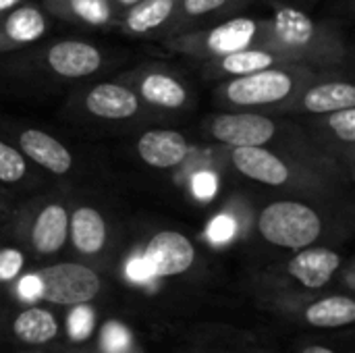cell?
Returning a JSON list of instances; mask_svg holds the SVG:
<instances>
[{"label":"cell","instance_id":"1","mask_svg":"<svg viewBox=\"0 0 355 353\" xmlns=\"http://www.w3.org/2000/svg\"><path fill=\"white\" fill-rule=\"evenodd\" d=\"M258 227L266 241L289 250L308 248L322 231L318 214L300 202H275L266 206L260 214Z\"/></svg>","mask_w":355,"mask_h":353},{"label":"cell","instance_id":"2","mask_svg":"<svg viewBox=\"0 0 355 353\" xmlns=\"http://www.w3.org/2000/svg\"><path fill=\"white\" fill-rule=\"evenodd\" d=\"M42 281V300L60 306H77L85 304L100 291L98 275L81 264H54L40 270Z\"/></svg>","mask_w":355,"mask_h":353},{"label":"cell","instance_id":"3","mask_svg":"<svg viewBox=\"0 0 355 353\" xmlns=\"http://www.w3.org/2000/svg\"><path fill=\"white\" fill-rule=\"evenodd\" d=\"M291 87H293V81L287 73L264 69V71L250 73V75H239L235 81L229 83L227 96L231 102L241 104V106L270 104L289 96Z\"/></svg>","mask_w":355,"mask_h":353},{"label":"cell","instance_id":"4","mask_svg":"<svg viewBox=\"0 0 355 353\" xmlns=\"http://www.w3.org/2000/svg\"><path fill=\"white\" fill-rule=\"evenodd\" d=\"M144 258L154 277H173L185 273L196 258L191 241L177 231H162L152 237Z\"/></svg>","mask_w":355,"mask_h":353},{"label":"cell","instance_id":"5","mask_svg":"<svg viewBox=\"0 0 355 353\" xmlns=\"http://www.w3.org/2000/svg\"><path fill=\"white\" fill-rule=\"evenodd\" d=\"M212 133L216 139L233 148L264 146L275 137L277 127L262 114H223L214 121Z\"/></svg>","mask_w":355,"mask_h":353},{"label":"cell","instance_id":"6","mask_svg":"<svg viewBox=\"0 0 355 353\" xmlns=\"http://www.w3.org/2000/svg\"><path fill=\"white\" fill-rule=\"evenodd\" d=\"M233 164L245 177L266 183V185H283L289 179V169L285 162L262 146H241L231 152Z\"/></svg>","mask_w":355,"mask_h":353},{"label":"cell","instance_id":"7","mask_svg":"<svg viewBox=\"0 0 355 353\" xmlns=\"http://www.w3.org/2000/svg\"><path fill=\"white\" fill-rule=\"evenodd\" d=\"M137 152L144 162L156 169H171L185 160L189 148L179 131L152 129L146 131L137 141Z\"/></svg>","mask_w":355,"mask_h":353},{"label":"cell","instance_id":"8","mask_svg":"<svg viewBox=\"0 0 355 353\" xmlns=\"http://www.w3.org/2000/svg\"><path fill=\"white\" fill-rule=\"evenodd\" d=\"M48 62H50L52 71L62 77H85L100 69L102 56H100L98 48H94L89 44L67 40V42L54 44L50 48Z\"/></svg>","mask_w":355,"mask_h":353},{"label":"cell","instance_id":"9","mask_svg":"<svg viewBox=\"0 0 355 353\" xmlns=\"http://www.w3.org/2000/svg\"><path fill=\"white\" fill-rule=\"evenodd\" d=\"M21 150L25 156H29L33 162L42 164L44 169H48L54 175H64L71 164H73V156L71 152L52 135L37 131V129H27L21 133L19 137Z\"/></svg>","mask_w":355,"mask_h":353},{"label":"cell","instance_id":"10","mask_svg":"<svg viewBox=\"0 0 355 353\" xmlns=\"http://www.w3.org/2000/svg\"><path fill=\"white\" fill-rule=\"evenodd\" d=\"M341 258L327 248H310L289 262V275L310 289L324 287L339 268Z\"/></svg>","mask_w":355,"mask_h":353},{"label":"cell","instance_id":"11","mask_svg":"<svg viewBox=\"0 0 355 353\" xmlns=\"http://www.w3.org/2000/svg\"><path fill=\"white\" fill-rule=\"evenodd\" d=\"M85 106L92 114L102 119H127L137 112V96L116 83L96 85L85 100Z\"/></svg>","mask_w":355,"mask_h":353},{"label":"cell","instance_id":"12","mask_svg":"<svg viewBox=\"0 0 355 353\" xmlns=\"http://www.w3.org/2000/svg\"><path fill=\"white\" fill-rule=\"evenodd\" d=\"M69 235V214L62 206L58 204H50L46 206L33 225V248L40 254H54L58 252Z\"/></svg>","mask_w":355,"mask_h":353},{"label":"cell","instance_id":"13","mask_svg":"<svg viewBox=\"0 0 355 353\" xmlns=\"http://www.w3.org/2000/svg\"><path fill=\"white\" fill-rule=\"evenodd\" d=\"M73 243L81 254H96L106 243V223L94 208H79L71 218Z\"/></svg>","mask_w":355,"mask_h":353},{"label":"cell","instance_id":"14","mask_svg":"<svg viewBox=\"0 0 355 353\" xmlns=\"http://www.w3.org/2000/svg\"><path fill=\"white\" fill-rule=\"evenodd\" d=\"M304 106L310 112L322 114V112H335L341 108L355 106V87L352 83H322L312 87L306 98Z\"/></svg>","mask_w":355,"mask_h":353},{"label":"cell","instance_id":"15","mask_svg":"<svg viewBox=\"0 0 355 353\" xmlns=\"http://www.w3.org/2000/svg\"><path fill=\"white\" fill-rule=\"evenodd\" d=\"M256 33V23L252 19H233L229 23L218 25L208 35V48L216 54H229L243 50Z\"/></svg>","mask_w":355,"mask_h":353},{"label":"cell","instance_id":"16","mask_svg":"<svg viewBox=\"0 0 355 353\" xmlns=\"http://www.w3.org/2000/svg\"><path fill=\"white\" fill-rule=\"evenodd\" d=\"M12 331L23 343L37 345V343H48L50 339H54L58 333V325L50 312L40 310V308H29L17 316Z\"/></svg>","mask_w":355,"mask_h":353},{"label":"cell","instance_id":"17","mask_svg":"<svg viewBox=\"0 0 355 353\" xmlns=\"http://www.w3.org/2000/svg\"><path fill=\"white\" fill-rule=\"evenodd\" d=\"M306 320L312 327L335 329L355 320V302L349 298H327L312 304L306 312Z\"/></svg>","mask_w":355,"mask_h":353},{"label":"cell","instance_id":"18","mask_svg":"<svg viewBox=\"0 0 355 353\" xmlns=\"http://www.w3.org/2000/svg\"><path fill=\"white\" fill-rule=\"evenodd\" d=\"M141 96L148 102H152L156 106H164V108H179L187 100L185 87L179 81H175L173 77L160 75V73L148 75L144 79V83H141Z\"/></svg>","mask_w":355,"mask_h":353},{"label":"cell","instance_id":"19","mask_svg":"<svg viewBox=\"0 0 355 353\" xmlns=\"http://www.w3.org/2000/svg\"><path fill=\"white\" fill-rule=\"evenodd\" d=\"M275 31L277 35L289 44V46H304L312 40V33H314V25H312V19L297 10V8H281L277 10V17H275Z\"/></svg>","mask_w":355,"mask_h":353},{"label":"cell","instance_id":"20","mask_svg":"<svg viewBox=\"0 0 355 353\" xmlns=\"http://www.w3.org/2000/svg\"><path fill=\"white\" fill-rule=\"evenodd\" d=\"M44 29H46V21L42 12L35 8L15 10L4 25L6 35L15 42H33L44 33Z\"/></svg>","mask_w":355,"mask_h":353},{"label":"cell","instance_id":"21","mask_svg":"<svg viewBox=\"0 0 355 353\" xmlns=\"http://www.w3.org/2000/svg\"><path fill=\"white\" fill-rule=\"evenodd\" d=\"M173 10V0H141L131 12H129V27L137 33L150 31L158 27Z\"/></svg>","mask_w":355,"mask_h":353},{"label":"cell","instance_id":"22","mask_svg":"<svg viewBox=\"0 0 355 353\" xmlns=\"http://www.w3.org/2000/svg\"><path fill=\"white\" fill-rule=\"evenodd\" d=\"M275 56L264 50H237L229 52L223 58V69L233 75H250L272 67Z\"/></svg>","mask_w":355,"mask_h":353},{"label":"cell","instance_id":"23","mask_svg":"<svg viewBox=\"0 0 355 353\" xmlns=\"http://www.w3.org/2000/svg\"><path fill=\"white\" fill-rule=\"evenodd\" d=\"M94 310L85 304H77L73 308V312L67 318V333L73 341L83 343L85 339H89L92 331H94Z\"/></svg>","mask_w":355,"mask_h":353},{"label":"cell","instance_id":"24","mask_svg":"<svg viewBox=\"0 0 355 353\" xmlns=\"http://www.w3.org/2000/svg\"><path fill=\"white\" fill-rule=\"evenodd\" d=\"M25 173H27V164L23 160V154L0 141V181L15 183L23 179Z\"/></svg>","mask_w":355,"mask_h":353},{"label":"cell","instance_id":"25","mask_svg":"<svg viewBox=\"0 0 355 353\" xmlns=\"http://www.w3.org/2000/svg\"><path fill=\"white\" fill-rule=\"evenodd\" d=\"M100 343H102V352L104 353H129V350H131V335L123 325L108 322L102 329Z\"/></svg>","mask_w":355,"mask_h":353},{"label":"cell","instance_id":"26","mask_svg":"<svg viewBox=\"0 0 355 353\" xmlns=\"http://www.w3.org/2000/svg\"><path fill=\"white\" fill-rule=\"evenodd\" d=\"M73 10L87 23H106L110 17V6L106 0H71Z\"/></svg>","mask_w":355,"mask_h":353},{"label":"cell","instance_id":"27","mask_svg":"<svg viewBox=\"0 0 355 353\" xmlns=\"http://www.w3.org/2000/svg\"><path fill=\"white\" fill-rule=\"evenodd\" d=\"M329 125L333 127V131L339 135V139L343 141H355V108H341L335 110L329 119Z\"/></svg>","mask_w":355,"mask_h":353},{"label":"cell","instance_id":"28","mask_svg":"<svg viewBox=\"0 0 355 353\" xmlns=\"http://www.w3.org/2000/svg\"><path fill=\"white\" fill-rule=\"evenodd\" d=\"M23 254L19 250H0V281L15 279L23 268Z\"/></svg>","mask_w":355,"mask_h":353},{"label":"cell","instance_id":"29","mask_svg":"<svg viewBox=\"0 0 355 353\" xmlns=\"http://www.w3.org/2000/svg\"><path fill=\"white\" fill-rule=\"evenodd\" d=\"M235 231H237L235 221L231 216H227V214H220V216H216L210 223V227H208V239L212 243H225V241H229L235 235Z\"/></svg>","mask_w":355,"mask_h":353},{"label":"cell","instance_id":"30","mask_svg":"<svg viewBox=\"0 0 355 353\" xmlns=\"http://www.w3.org/2000/svg\"><path fill=\"white\" fill-rule=\"evenodd\" d=\"M191 189L196 193V198L200 200H210L216 189H218V183H216V177L212 173H198L193 179H191Z\"/></svg>","mask_w":355,"mask_h":353},{"label":"cell","instance_id":"31","mask_svg":"<svg viewBox=\"0 0 355 353\" xmlns=\"http://www.w3.org/2000/svg\"><path fill=\"white\" fill-rule=\"evenodd\" d=\"M125 270H127L129 281H133V283H148V281L154 279V275H152V270H150V266H148V262H146L144 256H133L127 262V268Z\"/></svg>","mask_w":355,"mask_h":353},{"label":"cell","instance_id":"32","mask_svg":"<svg viewBox=\"0 0 355 353\" xmlns=\"http://www.w3.org/2000/svg\"><path fill=\"white\" fill-rule=\"evenodd\" d=\"M19 295L25 300V302H33L37 298H42V281L37 275H27L21 279L19 283Z\"/></svg>","mask_w":355,"mask_h":353},{"label":"cell","instance_id":"33","mask_svg":"<svg viewBox=\"0 0 355 353\" xmlns=\"http://www.w3.org/2000/svg\"><path fill=\"white\" fill-rule=\"evenodd\" d=\"M227 0H185V10L189 15H206L223 6Z\"/></svg>","mask_w":355,"mask_h":353},{"label":"cell","instance_id":"34","mask_svg":"<svg viewBox=\"0 0 355 353\" xmlns=\"http://www.w3.org/2000/svg\"><path fill=\"white\" fill-rule=\"evenodd\" d=\"M302 353H335V352H331V350H327V347H316V345H314V347H306Z\"/></svg>","mask_w":355,"mask_h":353},{"label":"cell","instance_id":"35","mask_svg":"<svg viewBox=\"0 0 355 353\" xmlns=\"http://www.w3.org/2000/svg\"><path fill=\"white\" fill-rule=\"evenodd\" d=\"M19 0H0V10H6V8H10L12 4H17Z\"/></svg>","mask_w":355,"mask_h":353},{"label":"cell","instance_id":"36","mask_svg":"<svg viewBox=\"0 0 355 353\" xmlns=\"http://www.w3.org/2000/svg\"><path fill=\"white\" fill-rule=\"evenodd\" d=\"M123 4H131V2H139V0H121Z\"/></svg>","mask_w":355,"mask_h":353}]
</instances>
